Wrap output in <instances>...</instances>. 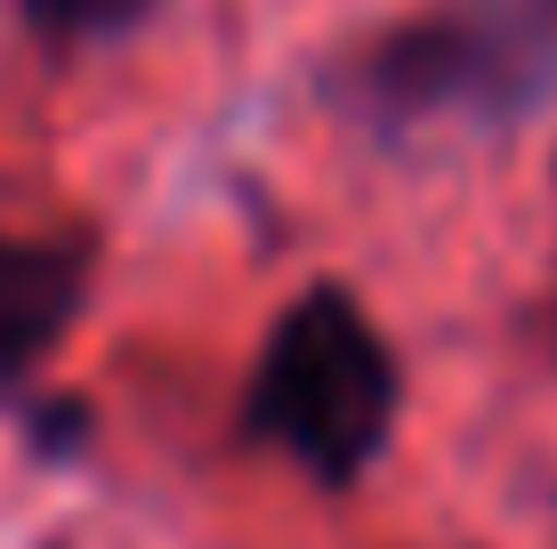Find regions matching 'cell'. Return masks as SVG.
I'll list each match as a JSON object with an SVG mask.
<instances>
[{"instance_id":"6da1fadb","label":"cell","mask_w":557,"mask_h":549,"mask_svg":"<svg viewBox=\"0 0 557 549\" xmlns=\"http://www.w3.org/2000/svg\"><path fill=\"white\" fill-rule=\"evenodd\" d=\"M396 421V364L348 291H307L267 339L251 428L323 485H348Z\"/></svg>"},{"instance_id":"7a4b0ae2","label":"cell","mask_w":557,"mask_h":549,"mask_svg":"<svg viewBox=\"0 0 557 549\" xmlns=\"http://www.w3.org/2000/svg\"><path fill=\"white\" fill-rule=\"evenodd\" d=\"M557 82V0H476L372 57L388 105H517Z\"/></svg>"},{"instance_id":"3957f363","label":"cell","mask_w":557,"mask_h":549,"mask_svg":"<svg viewBox=\"0 0 557 549\" xmlns=\"http://www.w3.org/2000/svg\"><path fill=\"white\" fill-rule=\"evenodd\" d=\"M73 299H82V259L57 242L0 235V372H25L73 324Z\"/></svg>"},{"instance_id":"277c9868","label":"cell","mask_w":557,"mask_h":549,"mask_svg":"<svg viewBox=\"0 0 557 549\" xmlns=\"http://www.w3.org/2000/svg\"><path fill=\"white\" fill-rule=\"evenodd\" d=\"M25 9H33L41 33H57V41H98V33L138 25L153 0H25Z\"/></svg>"}]
</instances>
